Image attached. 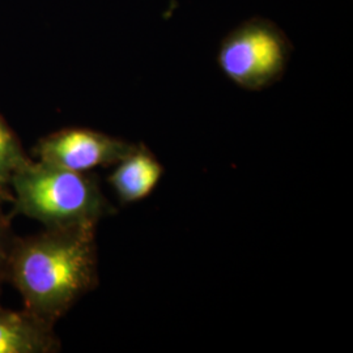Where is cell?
<instances>
[{
  "label": "cell",
  "mask_w": 353,
  "mask_h": 353,
  "mask_svg": "<svg viewBox=\"0 0 353 353\" xmlns=\"http://www.w3.org/2000/svg\"><path fill=\"white\" fill-rule=\"evenodd\" d=\"M3 199L4 196L0 195V294L3 285L8 283V268L12 254L13 245L17 236L13 234L11 217L12 214H8L3 210Z\"/></svg>",
  "instance_id": "cell-8"
},
{
  "label": "cell",
  "mask_w": 353,
  "mask_h": 353,
  "mask_svg": "<svg viewBox=\"0 0 353 353\" xmlns=\"http://www.w3.org/2000/svg\"><path fill=\"white\" fill-rule=\"evenodd\" d=\"M30 161L19 137L0 114V195L7 201H12V195L7 192L11 178Z\"/></svg>",
  "instance_id": "cell-7"
},
{
  "label": "cell",
  "mask_w": 353,
  "mask_h": 353,
  "mask_svg": "<svg viewBox=\"0 0 353 353\" xmlns=\"http://www.w3.org/2000/svg\"><path fill=\"white\" fill-rule=\"evenodd\" d=\"M8 283L21 294L26 309L55 325L97 287L96 224L46 228L17 237Z\"/></svg>",
  "instance_id": "cell-1"
},
{
  "label": "cell",
  "mask_w": 353,
  "mask_h": 353,
  "mask_svg": "<svg viewBox=\"0 0 353 353\" xmlns=\"http://www.w3.org/2000/svg\"><path fill=\"white\" fill-rule=\"evenodd\" d=\"M163 174L164 168L156 156L143 144H137L132 151L115 164L108 181L119 202L131 204L150 196Z\"/></svg>",
  "instance_id": "cell-6"
},
{
  "label": "cell",
  "mask_w": 353,
  "mask_h": 353,
  "mask_svg": "<svg viewBox=\"0 0 353 353\" xmlns=\"http://www.w3.org/2000/svg\"><path fill=\"white\" fill-rule=\"evenodd\" d=\"M12 214H26L46 228L96 224L117 210L102 194L97 178L45 161H30L10 182Z\"/></svg>",
  "instance_id": "cell-2"
},
{
  "label": "cell",
  "mask_w": 353,
  "mask_h": 353,
  "mask_svg": "<svg viewBox=\"0 0 353 353\" xmlns=\"http://www.w3.org/2000/svg\"><path fill=\"white\" fill-rule=\"evenodd\" d=\"M290 42L267 20H250L228 36L219 50V65L241 88H267L283 76Z\"/></svg>",
  "instance_id": "cell-3"
},
{
  "label": "cell",
  "mask_w": 353,
  "mask_h": 353,
  "mask_svg": "<svg viewBox=\"0 0 353 353\" xmlns=\"http://www.w3.org/2000/svg\"><path fill=\"white\" fill-rule=\"evenodd\" d=\"M137 144L89 128L70 127L42 138L34 148L38 160L68 170L89 173L122 160Z\"/></svg>",
  "instance_id": "cell-4"
},
{
  "label": "cell",
  "mask_w": 353,
  "mask_h": 353,
  "mask_svg": "<svg viewBox=\"0 0 353 353\" xmlns=\"http://www.w3.org/2000/svg\"><path fill=\"white\" fill-rule=\"evenodd\" d=\"M61 347L54 323L26 307L11 310L0 305V353H55Z\"/></svg>",
  "instance_id": "cell-5"
}]
</instances>
